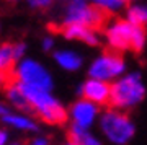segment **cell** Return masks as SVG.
Returning a JSON list of instances; mask_svg holds the SVG:
<instances>
[{"mask_svg": "<svg viewBox=\"0 0 147 145\" xmlns=\"http://www.w3.org/2000/svg\"><path fill=\"white\" fill-rule=\"evenodd\" d=\"M20 83V82H18ZM21 90L25 91L28 101L31 104L33 113L49 126H62L69 119V111L62 106V103L54 96L49 90L36 88L30 85L20 83Z\"/></svg>", "mask_w": 147, "mask_h": 145, "instance_id": "obj_1", "label": "cell"}, {"mask_svg": "<svg viewBox=\"0 0 147 145\" xmlns=\"http://www.w3.org/2000/svg\"><path fill=\"white\" fill-rule=\"evenodd\" d=\"M146 98V87L142 82L141 73H129L119 77L111 85L110 106L121 111L132 109Z\"/></svg>", "mask_w": 147, "mask_h": 145, "instance_id": "obj_2", "label": "cell"}, {"mask_svg": "<svg viewBox=\"0 0 147 145\" xmlns=\"http://www.w3.org/2000/svg\"><path fill=\"white\" fill-rule=\"evenodd\" d=\"M100 130L113 145H127L136 135V126L124 111L116 108L106 109L100 116Z\"/></svg>", "mask_w": 147, "mask_h": 145, "instance_id": "obj_3", "label": "cell"}, {"mask_svg": "<svg viewBox=\"0 0 147 145\" xmlns=\"http://www.w3.org/2000/svg\"><path fill=\"white\" fill-rule=\"evenodd\" d=\"M110 15L111 11L95 3L90 5L87 0H69L65 13H64V25L79 23L98 31V30H103L106 23L110 21Z\"/></svg>", "mask_w": 147, "mask_h": 145, "instance_id": "obj_4", "label": "cell"}, {"mask_svg": "<svg viewBox=\"0 0 147 145\" xmlns=\"http://www.w3.org/2000/svg\"><path fill=\"white\" fill-rule=\"evenodd\" d=\"M13 78L16 82L23 83V85H30V87H36V88L49 90L53 91L54 82L53 77L42 64L33 59H21L15 64V68L11 72Z\"/></svg>", "mask_w": 147, "mask_h": 145, "instance_id": "obj_5", "label": "cell"}, {"mask_svg": "<svg viewBox=\"0 0 147 145\" xmlns=\"http://www.w3.org/2000/svg\"><path fill=\"white\" fill-rule=\"evenodd\" d=\"M124 68H126V64L123 60L121 52L110 47L92 62L88 68V77L110 82V80L119 78L124 73Z\"/></svg>", "mask_w": 147, "mask_h": 145, "instance_id": "obj_6", "label": "cell"}, {"mask_svg": "<svg viewBox=\"0 0 147 145\" xmlns=\"http://www.w3.org/2000/svg\"><path fill=\"white\" fill-rule=\"evenodd\" d=\"M132 33H134V25L129 20H116L115 23H111L106 28L105 31L108 47L119 52L131 49Z\"/></svg>", "mask_w": 147, "mask_h": 145, "instance_id": "obj_7", "label": "cell"}, {"mask_svg": "<svg viewBox=\"0 0 147 145\" xmlns=\"http://www.w3.org/2000/svg\"><path fill=\"white\" fill-rule=\"evenodd\" d=\"M98 114H100L98 104L92 103L85 98H80L69 109V119L72 124L79 126V127L90 129L95 124V121L98 119Z\"/></svg>", "mask_w": 147, "mask_h": 145, "instance_id": "obj_8", "label": "cell"}, {"mask_svg": "<svg viewBox=\"0 0 147 145\" xmlns=\"http://www.w3.org/2000/svg\"><path fill=\"white\" fill-rule=\"evenodd\" d=\"M77 93L82 98L88 99L92 103L98 104V106H106L110 104V96H111V85L105 80H98V78H88L79 87Z\"/></svg>", "mask_w": 147, "mask_h": 145, "instance_id": "obj_9", "label": "cell"}, {"mask_svg": "<svg viewBox=\"0 0 147 145\" xmlns=\"http://www.w3.org/2000/svg\"><path fill=\"white\" fill-rule=\"evenodd\" d=\"M61 33L67 39H77V41H82L85 44H88V46H96L100 42L95 30H92V28H88V26H85V25H79V23L64 25L61 28Z\"/></svg>", "mask_w": 147, "mask_h": 145, "instance_id": "obj_10", "label": "cell"}, {"mask_svg": "<svg viewBox=\"0 0 147 145\" xmlns=\"http://www.w3.org/2000/svg\"><path fill=\"white\" fill-rule=\"evenodd\" d=\"M5 96L8 99V103L11 106H15L18 111H23V113H33L31 104L28 101L25 91L21 90L20 83L16 82L15 78H11L10 82L5 85Z\"/></svg>", "mask_w": 147, "mask_h": 145, "instance_id": "obj_11", "label": "cell"}, {"mask_svg": "<svg viewBox=\"0 0 147 145\" xmlns=\"http://www.w3.org/2000/svg\"><path fill=\"white\" fill-rule=\"evenodd\" d=\"M0 121L8 127H13L16 130H23V132H36L38 124L36 121L31 119L26 114L20 113H7L3 117H0Z\"/></svg>", "mask_w": 147, "mask_h": 145, "instance_id": "obj_12", "label": "cell"}, {"mask_svg": "<svg viewBox=\"0 0 147 145\" xmlns=\"http://www.w3.org/2000/svg\"><path fill=\"white\" fill-rule=\"evenodd\" d=\"M54 60L57 62V65L67 72H75L82 67L84 59L74 51H56L54 52Z\"/></svg>", "mask_w": 147, "mask_h": 145, "instance_id": "obj_13", "label": "cell"}, {"mask_svg": "<svg viewBox=\"0 0 147 145\" xmlns=\"http://www.w3.org/2000/svg\"><path fill=\"white\" fill-rule=\"evenodd\" d=\"M67 139L79 145H101V140L98 137H95L90 132V129H84V127H79L75 124H70L67 132Z\"/></svg>", "mask_w": 147, "mask_h": 145, "instance_id": "obj_14", "label": "cell"}, {"mask_svg": "<svg viewBox=\"0 0 147 145\" xmlns=\"http://www.w3.org/2000/svg\"><path fill=\"white\" fill-rule=\"evenodd\" d=\"M15 54H13V44H2L0 46V70L11 73L15 68Z\"/></svg>", "mask_w": 147, "mask_h": 145, "instance_id": "obj_15", "label": "cell"}, {"mask_svg": "<svg viewBox=\"0 0 147 145\" xmlns=\"http://www.w3.org/2000/svg\"><path fill=\"white\" fill-rule=\"evenodd\" d=\"M127 20L132 25H147V7L142 5H134L127 10Z\"/></svg>", "mask_w": 147, "mask_h": 145, "instance_id": "obj_16", "label": "cell"}, {"mask_svg": "<svg viewBox=\"0 0 147 145\" xmlns=\"http://www.w3.org/2000/svg\"><path fill=\"white\" fill-rule=\"evenodd\" d=\"M146 38L147 31L146 26L142 25H134V33H132V44H131V51L134 52H141L146 46Z\"/></svg>", "mask_w": 147, "mask_h": 145, "instance_id": "obj_17", "label": "cell"}, {"mask_svg": "<svg viewBox=\"0 0 147 145\" xmlns=\"http://www.w3.org/2000/svg\"><path fill=\"white\" fill-rule=\"evenodd\" d=\"M90 2L95 3V5L101 7V8H105V10L111 11V13L121 10L123 7H126L129 3V0H90Z\"/></svg>", "mask_w": 147, "mask_h": 145, "instance_id": "obj_18", "label": "cell"}, {"mask_svg": "<svg viewBox=\"0 0 147 145\" xmlns=\"http://www.w3.org/2000/svg\"><path fill=\"white\" fill-rule=\"evenodd\" d=\"M25 52H26V44H25V42H15V44H13V54H15L16 62L25 57Z\"/></svg>", "mask_w": 147, "mask_h": 145, "instance_id": "obj_19", "label": "cell"}, {"mask_svg": "<svg viewBox=\"0 0 147 145\" xmlns=\"http://www.w3.org/2000/svg\"><path fill=\"white\" fill-rule=\"evenodd\" d=\"M31 8H47L53 3V0H26Z\"/></svg>", "mask_w": 147, "mask_h": 145, "instance_id": "obj_20", "label": "cell"}, {"mask_svg": "<svg viewBox=\"0 0 147 145\" xmlns=\"http://www.w3.org/2000/svg\"><path fill=\"white\" fill-rule=\"evenodd\" d=\"M25 145H49V139H46V137H34V139H31Z\"/></svg>", "mask_w": 147, "mask_h": 145, "instance_id": "obj_21", "label": "cell"}, {"mask_svg": "<svg viewBox=\"0 0 147 145\" xmlns=\"http://www.w3.org/2000/svg\"><path fill=\"white\" fill-rule=\"evenodd\" d=\"M11 78H13L11 73H7V72H3V70H0V87H5Z\"/></svg>", "mask_w": 147, "mask_h": 145, "instance_id": "obj_22", "label": "cell"}, {"mask_svg": "<svg viewBox=\"0 0 147 145\" xmlns=\"http://www.w3.org/2000/svg\"><path fill=\"white\" fill-rule=\"evenodd\" d=\"M53 47H54V38L46 36L42 39V49H44V51H51Z\"/></svg>", "mask_w": 147, "mask_h": 145, "instance_id": "obj_23", "label": "cell"}, {"mask_svg": "<svg viewBox=\"0 0 147 145\" xmlns=\"http://www.w3.org/2000/svg\"><path fill=\"white\" fill-rule=\"evenodd\" d=\"M8 144V132L5 129H0V145Z\"/></svg>", "mask_w": 147, "mask_h": 145, "instance_id": "obj_24", "label": "cell"}, {"mask_svg": "<svg viewBox=\"0 0 147 145\" xmlns=\"http://www.w3.org/2000/svg\"><path fill=\"white\" fill-rule=\"evenodd\" d=\"M7 113H10V111H8V108H7L5 104L0 101V117H3V116H5Z\"/></svg>", "mask_w": 147, "mask_h": 145, "instance_id": "obj_25", "label": "cell"}, {"mask_svg": "<svg viewBox=\"0 0 147 145\" xmlns=\"http://www.w3.org/2000/svg\"><path fill=\"white\" fill-rule=\"evenodd\" d=\"M64 145H79V144H75V142H72V140H69V139H67V142H65Z\"/></svg>", "mask_w": 147, "mask_h": 145, "instance_id": "obj_26", "label": "cell"}, {"mask_svg": "<svg viewBox=\"0 0 147 145\" xmlns=\"http://www.w3.org/2000/svg\"><path fill=\"white\" fill-rule=\"evenodd\" d=\"M7 145H21L20 142H11V144H7Z\"/></svg>", "mask_w": 147, "mask_h": 145, "instance_id": "obj_27", "label": "cell"}, {"mask_svg": "<svg viewBox=\"0 0 147 145\" xmlns=\"http://www.w3.org/2000/svg\"><path fill=\"white\" fill-rule=\"evenodd\" d=\"M8 2H18V0H8Z\"/></svg>", "mask_w": 147, "mask_h": 145, "instance_id": "obj_28", "label": "cell"}, {"mask_svg": "<svg viewBox=\"0 0 147 145\" xmlns=\"http://www.w3.org/2000/svg\"><path fill=\"white\" fill-rule=\"evenodd\" d=\"M129 2H131V0H129Z\"/></svg>", "mask_w": 147, "mask_h": 145, "instance_id": "obj_29", "label": "cell"}]
</instances>
